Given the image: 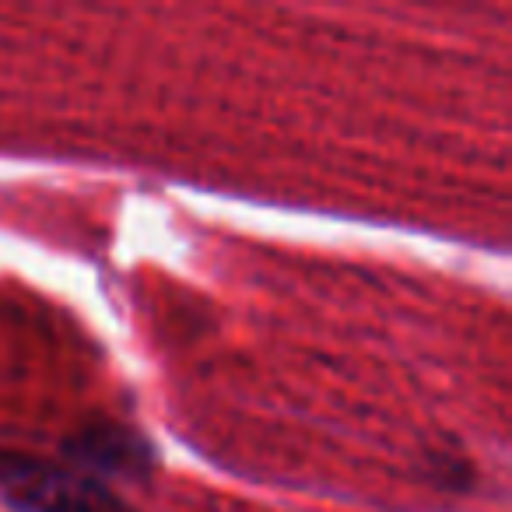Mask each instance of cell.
<instances>
[{"instance_id": "cell-2", "label": "cell", "mask_w": 512, "mask_h": 512, "mask_svg": "<svg viewBox=\"0 0 512 512\" xmlns=\"http://www.w3.org/2000/svg\"><path fill=\"white\" fill-rule=\"evenodd\" d=\"M64 456L78 463L81 474L144 481L155 467V446L127 425H88L64 442Z\"/></svg>"}, {"instance_id": "cell-1", "label": "cell", "mask_w": 512, "mask_h": 512, "mask_svg": "<svg viewBox=\"0 0 512 512\" xmlns=\"http://www.w3.org/2000/svg\"><path fill=\"white\" fill-rule=\"evenodd\" d=\"M0 491L18 512H137L106 481L22 453L0 456Z\"/></svg>"}]
</instances>
